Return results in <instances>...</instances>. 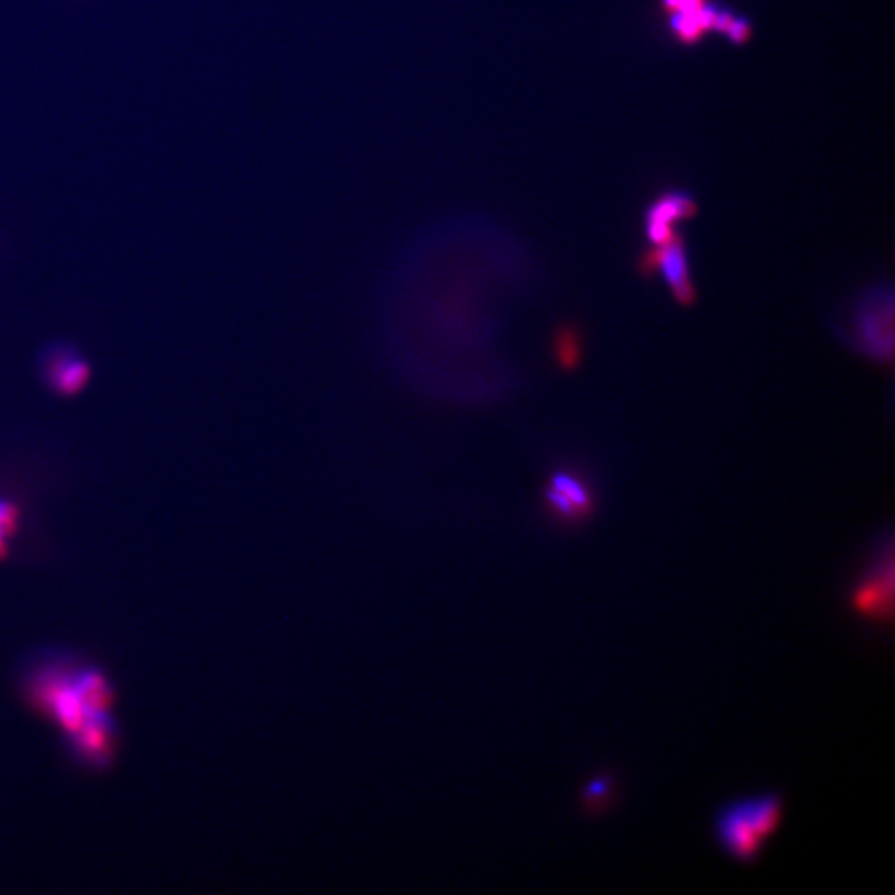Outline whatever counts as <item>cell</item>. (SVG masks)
Listing matches in <instances>:
<instances>
[{"label": "cell", "instance_id": "6da1fadb", "mask_svg": "<svg viewBox=\"0 0 895 895\" xmlns=\"http://www.w3.org/2000/svg\"><path fill=\"white\" fill-rule=\"evenodd\" d=\"M783 798L776 792L758 794L726 804L715 817V836L721 849L738 862H753L783 821Z\"/></svg>", "mask_w": 895, "mask_h": 895}, {"label": "cell", "instance_id": "7a4b0ae2", "mask_svg": "<svg viewBox=\"0 0 895 895\" xmlns=\"http://www.w3.org/2000/svg\"><path fill=\"white\" fill-rule=\"evenodd\" d=\"M860 349L875 360H889L894 349V303L891 291H874L862 299L856 317Z\"/></svg>", "mask_w": 895, "mask_h": 895}, {"label": "cell", "instance_id": "3957f363", "mask_svg": "<svg viewBox=\"0 0 895 895\" xmlns=\"http://www.w3.org/2000/svg\"><path fill=\"white\" fill-rule=\"evenodd\" d=\"M640 270L643 274L659 272L672 291L675 301L682 305L695 302V287L690 276L688 256L684 241L675 236L672 241L662 245H655L640 261Z\"/></svg>", "mask_w": 895, "mask_h": 895}, {"label": "cell", "instance_id": "277c9868", "mask_svg": "<svg viewBox=\"0 0 895 895\" xmlns=\"http://www.w3.org/2000/svg\"><path fill=\"white\" fill-rule=\"evenodd\" d=\"M879 566L858 584L852 591L850 602L860 616L871 617L875 620H891L894 610V560L892 552L885 562Z\"/></svg>", "mask_w": 895, "mask_h": 895}, {"label": "cell", "instance_id": "5b68a950", "mask_svg": "<svg viewBox=\"0 0 895 895\" xmlns=\"http://www.w3.org/2000/svg\"><path fill=\"white\" fill-rule=\"evenodd\" d=\"M697 212V204L682 193H670L659 199L647 211L645 231L653 245H662L675 237L672 224L678 220L692 218Z\"/></svg>", "mask_w": 895, "mask_h": 895}, {"label": "cell", "instance_id": "8992f818", "mask_svg": "<svg viewBox=\"0 0 895 895\" xmlns=\"http://www.w3.org/2000/svg\"><path fill=\"white\" fill-rule=\"evenodd\" d=\"M90 365L75 352H52L46 365L47 382L60 395L80 394L90 382Z\"/></svg>", "mask_w": 895, "mask_h": 895}, {"label": "cell", "instance_id": "52a82bcc", "mask_svg": "<svg viewBox=\"0 0 895 895\" xmlns=\"http://www.w3.org/2000/svg\"><path fill=\"white\" fill-rule=\"evenodd\" d=\"M547 486L556 489L566 500H569L581 518L589 516V512L593 511V494L581 477L560 469L551 475Z\"/></svg>", "mask_w": 895, "mask_h": 895}, {"label": "cell", "instance_id": "ba28073f", "mask_svg": "<svg viewBox=\"0 0 895 895\" xmlns=\"http://www.w3.org/2000/svg\"><path fill=\"white\" fill-rule=\"evenodd\" d=\"M672 27H674L675 34L680 37L684 42L686 44H692L695 42L698 37L701 36L705 32L703 25L700 22V17H698V12L695 13H685L678 12L674 17V22H672Z\"/></svg>", "mask_w": 895, "mask_h": 895}, {"label": "cell", "instance_id": "9c48e42d", "mask_svg": "<svg viewBox=\"0 0 895 895\" xmlns=\"http://www.w3.org/2000/svg\"><path fill=\"white\" fill-rule=\"evenodd\" d=\"M556 350H558L559 361L562 367H572L577 361L579 355V340L576 337L574 330L564 328L556 340Z\"/></svg>", "mask_w": 895, "mask_h": 895}, {"label": "cell", "instance_id": "30bf717a", "mask_svg": "<svg viewBox=\"0 0 895 895\" xmlns=\"http://www.w3.org/2000/svg\"><path fill=\"white\" fill-rule=\"evenodd\" d=\"M19 524V510L9 501L0 500V556L5 554V539L13 535Z\"/></svg>", "mask_w": 895, "mask_h": 895}, {"label": "cell", "instance_id": "8fae6325", "mask_svg": "<svg viewBox=\"0 0 895 895\" xmlns=\"http://www.w3.org/2000/svg\"><path fill=\"white\" fill-rule=\"evenodd\" d=\"M725 32H726V36L732 38L734 44H743V42H746V38L750 37V25L743 19L733 17L732 22L725 29Z\"/></svg>", "mask_w": 895, "mask_h": 895}, {"label": "cell", "instance_id": "7c38bea8", "mask_svg": "<svg viewBox=\"0 0 895 895\" xmlns=\"http://www.w3.org/2000/svg\"><path fill=\"white\" fill-rule=\"evenodd\" d=\"M665 5L672 11H678V12L695 13L705 4H703V0H665Z\"/></svg>", "mask_w": 895, "mask_h": 895}, {"label": "cell", "instance_id": "4fadbf2b", "mask_svg": "<svg viewBox=\"0 0 895 895\" xmlns=\"http://www.w3.org/2000/svg\"><path fill=\"white\" fill-rule=\"evenodd\" d=\"M607 791H609V781L607 779H593V781H591L587 791H585V798L589 801H593L595 798L605 796Z\"/></svg>", "mask_w": 895, "mask_h": 895}]
</instances>
